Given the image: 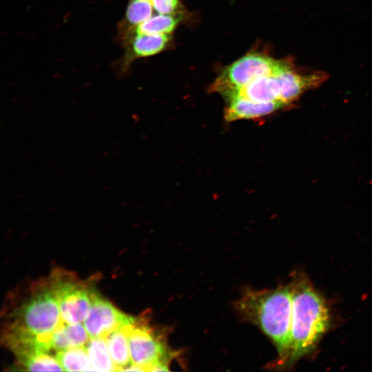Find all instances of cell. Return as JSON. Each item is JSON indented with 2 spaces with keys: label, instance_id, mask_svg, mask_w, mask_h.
I'll return each mask as SVG.
<instances>
[{
  "label": "cell",
  "instance_id": "4",
  "mask_svg": "<svg viewBox=\"0 0 372 372\" xmlns=\"http://www.w3.org/2000/svg\"><path fill=\"white\" fill-rule=\"evenodd\" d=\"M292 68L288 59H275L258 52L249 53L223 70L211 85V91L224 96L258 77L278 74Z\"/></svg>",
  "mask_w": 372,
  "mask_h": 372
},
{
  "label": "cell",
  "instance_id": "7",
  "mask_svg": "<svg viewBox=\"0 0 372 372\" xmlns=\"http://www.w3.org/2000/svg\"><path fill=\"white\" fill-rule=\"evenodd\" d=\"M134 320L109 301L94 292L90 311L83 324L90 338H106L112 331Z\"/></svg>",
  "mask_w": 372,
  "mask_h": 372
},
{
  "label": "cell",
  "instance_id": "15",
  "mask_svg": "<svg viewBox=\"0 0 372 372\" xmlns=\"http://www.w3.org/2000/svg\"><path fill=\"white\" fill-rule=\"evenodd\" d=\"M154 8L161 14H175L183 13L180 0H152Z\"/></svg>",
  "mask_w": 372,
  "mask_h": 372
},
{
  "label": "cell",
  "instance_id": "1",
  "mask_svg": "<svg viewBox=\"0 0 372 372\" xmlns=\"http://www.w3.org/2000/svg\"><path fill=\"white\" fill-rule=\"evenodd\" d=\"M239 315L259 327L276 348V366L283 367L289 354L292 316L290 283L276 289L246 290L236 304Z\"/></svg>",
  "mask_w": 372,
  "mask_h": 372
},
{
  "label": "cell",
  "instance_id": "8",
  "mask_svg": "<svg viewBox=\"0 0 372 372\" xmlns=\"http://www.w3.org/2000/svg\"><path fill=\"white\" fill-rule=\"evenodd\" d=\"M281 73L258 77L245 86L227 94L224 97L226 100L240 97L256 102H282Z\"/></svg>",
  "mask_w": 372,
  "mask_h": 372
},
{
  "label": "cell",
  "instance_id": "2",
  "mask_svg": "<svg viewBox=\"0 0 372 372\" xmlns=\"http://www.w3.org/2000/svg\"><path fill=\"white\" fill-rule=\"evenodd\" d=\"M292 293L291 345L283 367H291L311 353L329 329L331 317L324 298L302 273L290 282Z\"/></svg>",
  "mask_w": 372,
  "mask_h": 372
},
{
  "label": "cell",
  "instance_id": "6",
  "mask_svg": "<svg viewBox=\"0 0 372 372\" xmlns=\"http://www.w3.org/2000/svg\"><path fill=\"white\" fill-rule=\"evenodd\" d=\"M50 284L58 300L62 321L69 324L83 322L91 307L94 289L61 272L55 273Z\"/></svg>",
  "mask_w": 372,
  "mask_h": 372
},
{
  "label": "cell",
  "instance_id": "9",
  "mask_svg": "<svg viewBox=\"0 0 372 372\" xmlns=\"http://www.w3.org/2000/svg\"><path fill=\"white\" fill-rule=\"evenodd\" d=\"M227 101L225 118L227 121L260 118L286 106L280 101L256 102L240 97L231 98Z\"/></svg>",
  "mask_w": 372,
  "mask_h": 372
},
{
  "label": "cell",
  "instance_id": "12",
  "mask_svg": "<svg viewBox=\"0 0 372 372\" xmlns=\"http://www.w3.org/2000/svg\"><path fill=\"white\" fill-rule=\"evenodd\" d=\"M125 327L112 331L105 338L110 354L118 371H126L133 364Z\"/></svg>",
  "mask_w": 372,
  "mask_h": 372
},
{
  "label": "cell",
  "instance_id": "10",
  "mask_svg": "<svg viewBox=\"0 0 372 372\" xmlns=\"http://www.w3.org/2000/svg\"><path fill=\"white\" fill-rule=\"evenodd\" d=\"M90 338L84 324L61 323L52 333L51 347L56 351L74 347L85 346Z\"/></svg>",
  "mask_w": 372,
  "mask_h": 372
},
{
  "label": "cell",
  "instance_id": "13",
  "mask_svg": "<svg viewBox=\"0 0 372 372\" xmlns=\"http://www.w3.org/2000/svg\"><path fill=\"white\" fill-rule=\"evenodd\" d=\"M85 348L92 371H118L110 354L105 338H90Z\"/></svg>",
  "mask_w": 372,
  "mask_h": 372
},
{
  "label": "cell",
  "instance_id": "11",
  "mask_svg": "<svg viewBox=\"0 0 372 372\" xmlns=\"http://www.w3.org/2000/svg\"><path fill=\"white\" fill-rule=\"evenodd\" d=\"M52 350L45 349H33L17 355L19 365L26 371H64L56 355H53Z\"/></svg>",
  "mask_w": 372,
  "mask_h": 372
},
{
  "label": "cell",
  "instance_id": "14",
  "mask_svg": "<svg viewBox=\"0 0 372 372\" xmlns=\"http://www.w3.org/2000/svg\"><path fill=\"white\" fill-rule=\"evenodd\" d=\"M56 355L64 371H92L86 348L83 346L58 351Z\"/></svg>",
  "mask_w": 372,
  "mask_h": 372
},
{
  "label": "cell",
  "instance_id": "5",
  "mask_svg": "<svg viewBox=\"0 0 372 372\" xmlns=\"http://www.w3.org/2000/svg\"><path fill=\"white\" fill-rule=\"evenodd\" d=\"M133 364L143 371H169L172 354L164 338L144 320L135 319L125 327Z\"/></svg>",
  "mask_w": 372,
  "mask_h": 372
},
{
  "label": "cell",
  "instance_id": "3",
  "mask_svg": "<svg viewBox=\"0 0 372 372\" xmlns=\"http://www.w3.org/2000/svg\"><path fill=\"white\" fill-rule=\"evenodd\" d=\"M10 318L4 333L6 344L10 349L37 344L52 349V335L61 323V317L50 282L34 288Z\"/></svg>",
  "mask_w": 372,
  "mask_h": 372
}]
</instances>
